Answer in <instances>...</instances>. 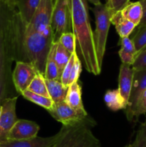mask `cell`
Listing matches in <instances>:
<instances>
[{
    "mask_svg": "<svg viewBox=\"0 0 146 147\" xmlns=\"http://www.w3.org/2000/svg\"><path fill=\"white\" fill-rule=\"evenodd\" d=\"M53 7V0H41L31 22L26 26V30L37 32L54 40V32L51 26Z\"/></svg>",
    "mask_w": 146,
    "mask_h": 147,
    "instance_id": "obj_4",
    "label": "cell"
},
{
    "mask_svg": "<svg viewBox=\"0 0 146 147\" xmlns=\"http://www.w3.org/2000/svg\"><path fill=\"white\" fill-rule=\"evenodd\" d=\"M134 71L132 65L122 63L120 67L118 80V90L127 105L133 85Z\"/></svg>",
    "mask_w": 146,
    "mask_h": 147,
    "instance_id": "obj_13",
    "label": "cell"
},
{
    "mask_svg": "<svg viewBox=\"0 0 146 147\" xmlns=\"http://www.w3.org/2000/svg\"><path fill=\"white\" fill-rule=\"evenodd\" d=\"M54 51H55V44L54 42L47 56L44 76L45 79H47V80H56L60 81L61 73L54 60Z\"/></svg>",
    "mask_w": 146,
    "mask_h": 147,
    "instance_id": "obj_20",
    "label": "cell"
},
{
    "mask_svg": "<svg viewBox=\"0 0 146 147\" xmlns=\"http://www.w3.org/2000/svg\"><path fill=\"white\" fill-rule=\"evenodd\" d=\"M105 1H106V3H107L109 1H110V0H105Z\"/></svg>",
    "mask_w": 146,
    "mask_h": 147,
    "instance_id": "obj_39",
    "label": "cell"
},
{
    "mask_svg": "<svg viewBox=\"0 0 146 147\" xmlns=\"http://www.w3.org/2000/svg\"><path fill=\"white\" fill-rule=\"evenodd\" d=\"M45 83L50 98L52 100L54 103L64 101L68 87L64 86L60 80L45 79Z\"/></svg>",
    "mask_w": 146,
    "mask_h": 147,
    "instance_id": "obj_17",
    "label": "cell"
},
{
    "mask_svg": "<svg viewBox=\"0 0 146 147\" xmlns=\"http://www.w3.org/2000/svg\"><path fill=\"white\" fill-rule=\"evenodd\" d=\"M120 50L125 52V53H130V54L134 55L135 56L137 55V53L136 51L134 43H133L132 39L130 38L129 37L121 38V48H120Z\"/></svg>",
    "mask_w": 146,
    "mask_h": 147,
    "instance_id": "obj_30",
    "label": "cell"
},
{
    "mask_svg": "<svg viewBox=\"0 0 146 147\" xmlns=\"http://www.w3.org/2000/svg\"><path fill=\"white\" fill-rule=\"evenodd\" d=\"M21 96L27 100L44 108L47 111L51 109L54 104V102L52 101V100L50 98L36 94V93H32V92L29 91L28 90H26L25 91L23 92Z\"/></svg>",
    "mask_w": 146,
    "mask_h": 147,
    "instance_id": "obj_21",
    "label": "cell"
},
{
    "mask_svg": "<svg viewBox=\"0 0 146 147\" xmlns=\"http://www.w3.org/2000/svg\"><path fill=\"white\" fill-rule=\"evenodd\" d=\"M95 17V30L93 32L94 47L100 65L102 66L106 50L107 36L110 30L112 13L106 4H100L91 9Z\"/></svg>",
    "mask_w": 146,
    "mask_h": 147,
    "instance_id": "obj_3",
    "label": "cell"
},
{
    "mask_svg": "<svg viewBox=\"0 0 146 147\" xmlns=\"http://www.w3.org/2000/svg\"><path fill=\"white\" fill-rule=\"evenodd\" d=\"M53 1H55V0H53Z\"/></svg>",
    "mask_w": 146,
    "mask_h": 147,
    "instance_id": "obj_41",
    "label": "cell"
},
{
    "mask_svg": "<svg viewBox=\"0 0 146 147\" xmlns=\"http://www.w3.org/2000/svg\"><path fill=\"white\" fill-rule=\"evenodd\" d=\"M105 104L110 110L117 111L119 110H125L127 105L122 97L118 88L114 90H108L104 96Z\"/></svg>",
    "mask_w": 146,
    "mask_h": 147,
    "instance_id": "obj_19",
    "label": "cell"
},
{
    "mask_svg": "<svg viewBox=\"0 0 146 147\" xmlns=\"http://www.w3.org/2000/svg\"><path fill=\"white\" fill-rule=\"evenodd\" d=\"M146 50V47H145V50Z\"/></svg>",
    "mask_w": 146,
    "mask_h": 147,
    "instance_id": "obj_40",
    "label": "cell"
},
{
    "mask_svg": "<svg viewBox=\"0 0 146 147\" xmlns=\"http://www.w3.org/2000/svg\"><path fill=\"white\" fill-rule=\"evenodd\" d=\"M27 90L32 92V93H36V94L50 98L47 85L45 83V78H44V75L40 73H38L36 75L34 78L30 83Z\"/></svg>",
    "mask_w": 146,
    "mask_h": 147,
    "instance_id": "obj_23",
    "label": "cell"
},
{
    "mask_svg": "<svg viewBox=\"0 0 146 147\" xmlns=\"http://www.w3.org/2000/svg\"><path fill=\"white\" fill-rule=\"evenodd\" d=\"M67 1H68V4H69V7H70V2H71V0H67Z\"/></svg>",
    "mask_w": 146,
    "mask_h": 147,
    "instance_id": "obj_38",
    "label": "cell"
},
{
    "mask_svg": "<svg viewBox=\"0 0 146 147\" xmlns=\"http://www.w3.org/2000/svg\"><path fill=\"white\" fill-rule=\"evenodd\" d=\"M95 124L88 116L74 125L62 126L58 132L60 137L55 147H102L91 131Z\"/></svg>",
    "mask_w": 146,
    "mask_h": 147,
    "instance_id": "obj_2",
    "label": "cell"
},
{
    "mask_svg": "<svg viewBox=\"0 0 146 147\" xmlns=\"http://www.w3.org/2000/svg\"><path fill=\"white\" fill-rule=\"evenodd\" d=\"M146 90V69L135 70L133 76V85L131 92L128 100V104L125 111L127 120L132 121L133 120V115L139 98Z\"/></svg>",
    "mask_w": 146,
    "mask_h": 147,
    "instance_id": "obj_10",
    "label": "cell"
},
{
    "mask_svg": "<svg viewBox=\"0 0 146 147\" xmlns=\"http://www.w3.org/2000/svg\"><path fill=\"white\" fill-rule=\"evenodd\" d=\"M17 97H8L1 101V114L0 117V142L7 140L11 128L18 120L16 114Z\"/></svg>",
    "mask_w": 146,
    "mask_h": 147,
    "instance_id": "obj_7",
    "label": "cell"
},
{
    "mask_svg": "<svg viewBox=\"0 0 146 147\" xmlns=\"http://www.w3.org/2000/svg\"><path fill=\"white\" fill-rule=\"evenodd\" d=\"M8 8L9 7H7V5L0 2V24H1V21H2L3 20V17H4V14H5L6 11H7Z\"/></svg>",
    "mask_w": 146,
    "mask_h": 147,
    "instance_id": "obj_35",
    "label": "cell"
},
{
    "mask_svg": "<svg viewBox=\"0 0 146 147\" xmlns=\"http://www.w3.org/2000/svg\"><path fill=\"white\" fill-rule=\"evenodd\" d=\"M65 103L72 109L82 113H87L84 109L82 99V88L78 81H76L68 86Z\"/></svg>",
    "mask_w": 146,
    "mask_h": 147,
    "instance_id": "obj_15",
    "label": "cell"
},
{
    "mask_svg": "<svg viewBox=\"0 0 146 147\" xmlns=\"http://www.w3.org/2000/svg\"><path fill=\"white\" fill-rule=\"evenodd\" d=\"M139 1H140L142 7H143V14L140 24H139V25L137 27V28H140V27H143V26L146 25V0H139Z\"/></svg>",
    "mask_w": 146,
    "mask_h": 147,
    "instance_id": "obj_33",
    "label": "cell"
},
{
    "mask_svg": "<svg viewBox=\"0 0 146 147\" xmlns=\"http://www.w3.org/2000/svg\"><path fill=\"white\" fill-rule=\"evenodd\" d=\"M51 26L54 32V42L58 41L64 33L72 32L71 15L67 0L54 1Z\"/></svg>",
    "mask_w": 146,
    "mask_h": 147,
    "instance_id": "obj_5",
    "label": "cell"
},
{
    "mask_svg": "<svg viewBox=\"0 0 146 147\" xmlns=\"http://www.w3.org/2000/svg\"><path fill=\"white\" fill-rule=\"evenodd\" d=\"M54 44H55L54 60L58 66L62 76L63 70L70 60L72 54L69 53L59 42H54Z\"/></svg>",
    "mask_w": 146,
    "mask_h": 147,
    "instance_id": "obj_22",
    "label": "cell"
},
{
    "mask_svg": "<svg viewBox=\"0 0 146 147\" xmlns=\"http://www.w3.org/2000/svg\"><path fill=\"white\" fill-rule=\"evenodd\" d=\"M125 147H146V119L140 124L133 142Z\"/></svg>",
    "mask_w": 146,
    "mask_h": 147,
    "instance_id": "obj_25",
    "label": "cell"
},
{
    "mask_svg": "<svg viewBox=\"0 0 146 147\" xmlns=\"http://www.w3.org/2000/svg\"><path fill=\"white\" fill-rule=\"evenodd\" d=\"M132 67L134 70L146 69V50L141 51L137 54Z\"/></svg>",
    "mask_w": 146,
    "mask_h": 147,
    "instance_id": "obj_31",
    "label": "cell"
},
{
    "mask_svg": "<svg viewBox=\"0 0 146 147\" xmlns=\"http://www.w3.org/2000/svg\"><path fill=\"white\" fill-rule=\"evenodd\" d=\"M41 0H15L16 9L25 26L29 24Z\"/></svg>",
    "mask_w": 146,
    "mask_h": 147,
    "instance_id": "obj_14",
    "label": "cell"
},
{
    "mask_svg": "<svg viewBox=\"0 0 146 147\" xmlns=\"http://www.w3.org/2000/svg\"><path fill=\"white\" fill-rule=\"evenodd\" d=\"M110 22L111 24L115 26L116 31L120 38L129 37L135 27H137V26L132 22L125 18L120 11H117L112 15Z\"/></svg>",
    "mask_w": 146,
    "mask_h": 147,
    "instance_id": "obj_16",
    "label": "cell"
},
{
    "mask_svg": "<svg viewBox=\"0 0 146 147\" xmlns=\"http://www.w3.org/2000/svg\"><path fill=\"white\" fill-rule=\"evenodd\" d=\"M137 54L146 47V25L137 29V32L132 37Z\"/></svg>",
    "mask_w": 146,
    "mask_h": 147,
    "instance_id": "obj_24",
    "label": "cell"
},
{
    "mask_svg": "<svg viewBox=\"0 0 146 147\" xmlns=\"http://www.w3.org/2000/svg\"><path fill=\"white\" fill-rule=\"evenodd\" d=\"M146 113V90L141 95L133 112V119H137L141 115Z\"/></svg>",
    "mask_w": 146,
    "mask_h": 147,
    "instance_id": "obj_29",
    "label": "cell"
},
{
    "mask_svg": "<svg viewBox=\"0 0 146 147\" xmlns=\"http://www.w3.org/2000/svg\"><path fill=\"white\" fill-rule=\"evenodd\" d=\"M0 2L5 4L12 9H16L15 0H0Z\"/></svg>",
    "mask_w": 146,
    "mask_h": 147,
    "instance_id": "obj_34",
    "label": "cell"
},
{
    "mask_svg": "<svg viewBox=\"0 0 146 147\" xmlns=\"http://www.w3.org/2000/svg\"><path fill=\"white\" fill-rule=\"evenodd\" d=\"M57 42H59L71 54L76 50V38L72 32L63 34Z\"/></svg>",
    "mask_w": 146,
    "mask_h": 147,
    "instance_id": "obj_26",
    "label": "cell"
},
{
    "mask_svg": "<svg viewBox=\"0 0 146 147\" xmlns=\"http://www.w3.org/2000/svg\"><path fill=\"white\" fill-rule=\"evenodd\" d=\"M59 133L49 137H36L26 140H6L0 142V147H55Z\"/></svg>",
    "mask_w": 146,
    "mask_h": 147,
    "instance_id": "obj_12",
    "label": "cell"
},
{
    "mask_svg": "<svg viewBox=\"0 0 146 147\" xmlns=\"http://www.w3.org/2000/svg\"><path fill=\"white\" fill-rule=\"evenodd\" d=\"M39 72L30 63L23 61H17L14 70L11 75L13 84L16 91L22 94L27 90L30 83Z\"/></svg>",
    "mask_w": 146,
    "mask_h": 147,
    "instance_id": "obj_8",
    "label": "cell"
},
{
    "mask_svg": "<svg viewBox=\"0 0 146 147\" xmlns=\"http://www.w3.org/2000/svg\"><path fill=\"white\" fill-rule=\"evenodd\" d=\"M129 2H130V0H110L108 2L105 4L110 9L112 15H113L114 13L120 11Z\"/></svg>",
    "mask_w": 146,
    "mask_h": 147,
    "instance_id": "obj_32",
    "label": "cell"
},
{
    "mask_svg": "<svg viewBox=\"0 0 146 147\" xmlns=\"http://www.w3.org/2000/svg\"><path fill=\"white\" fill-rule=\"evenodd\" d=\"M40 126L25 119H18L9 133L7 140H26L37 136Z\"/></svg>",
    "mask_w": 146,
    "mask_h": 147,
    "instance_id": "obj_11",
    "label": "cell"
},
{
    "mask_svg": "<svg viewBox=\"0 0 146 147\" xmlns=\"http://www.w3.org/2000/svg\"><path fill=\"white\" fill-rule=\"evenodd\" d=\"M75 53L76 50L74 52H73L70 60H69V62L67 63V64L66 65L65 67L64 68L62 73L60 81H61V83H62L64 86H66V87H68L69 86V80H70V75H71L72 68L73 64H74V54H75Z\"/></svg>",
    "mask_w": 146,
    "mask_h": 147,
    "instance_id": "obj_28",
    "label": "cell"
},
{
    "mask_svg": "<svg viewBox=\"0 0 146 147\" xmlns=\"http://www.w3.org/2000/svg\"><path fill=\"white\" fill-rule=\"evenodd\" d=\"M122 14L125 18L132 22L136 26H138L142 20L143 14V7L140 4V1L130 2L121 10Z\"/></svg>",
    "mask_w": 146,
    "mask_h": 147,
    "instance_id": "obj_18",
    "label": "cell"
},
{
    "mask_svg": "<svg viewBox=\"0 0 146 147\" xmlns=\"http://www.w3.org/2000/svg\"><path fill=\"white\" fill-rule=\"evenodd\" d=\"M82 64L81 60L77 55V50H76V53L74 54V64H73L72 68L71 75H70V80H69V86L74 82L78 81L80 73L82 72Z\"/></svg>",
    "mask_w": 146,
    "mask_h": 147,
    "instance_id": "obj_27",
    "label": "cell"
},
{
    "mask_svg": "<svg viewBox=\"0 0 146 147\" xmlns=\"http://www.w3.org/2000/svg\"><path fill=\"white\" fill-rule=\"evenodd\" d=\"M69 7L72 30L76 38L77 55L88 73L98 76L101 73L102 67L99 64L94 47L87 0H71Z\"/></svg>",
    "mask_w": 146,
    "mask_h": 147,
    "instance_id": "obj_1",
    "label": "cell"
},
{
    "mask_svg": "<svg viewBox=\"0 0 146 147\" xmlns=\"http://www.w3.org/2000/svg\"><path fill=\"white\" fill-rule=\"evenodd\" d=\"M1 101L0 100V117H1Z\"/></svg>",
    "mask_w": 146,
    "mask_h": 147,
    "instance_id": "obj_37",
    "label": "cell"
},
{
    "mask_svg": "<svg viewBox=\"0 0 146 147\" xmlns=\"http://www.w3.org/2000/svg\"><path fill=\"white\" fill-rule=\"evenodd\" d=\"M88 1H90L92 4H94V6L98 5V4H101V2H100V0H88Z\"/></svg>",
    "mask_w": 146,
    "mask_h": 147,
    "instance_id": "obj_36",
    "label": "cell"
},
{
    "mask_svg": "<svg viewBox=\"0 0 146 147\" xmlns=\"http://www.w3.org/2000/svg\"></svg>",
    "mask_w": 146,
    "mask_h": 147,
    "instance_id": "obj_42",
    "label": "cell"
},
{
    "mask_svg": "<svg viewBox=\"0 0 146 147\" xmlns=\"http://www.w3.org/2000/svg\"><path fill=\"white\" fill-rule=\"evenodd\" d=\"M50 114L63 126H72L82 121L88 116V113H82L69 106L65 101L54 103L48 111Z\"/></svg>",
    "mask_w": 146,
    "mask_h": 147,
    "instance_id": "obj_9",
    "label": "cell"
},
{
    "mask_svg": "<svg viewBox=\"0 0 146 147\" xmlns=\"http://www.w3.org/2000/svg\"><path fill=\"white\" fill-rule=\"evenodd\" d=\"M2 21L0 24V100L1 101H2L6 98H8L7 92H8L11 65V62L14 61L10 53L7 39L3 31L2 25H1Z\"/></svg>",
    "mask_w": 146,
    "mask_h": 147,
    "instance_id": "obj_6",
    "label": "cell"
}]
</instances>
